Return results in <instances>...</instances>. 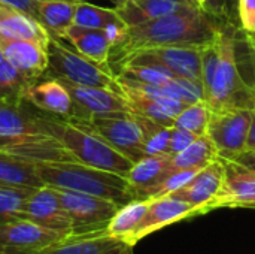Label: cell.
<instances>
[{
  "label": "cell",
  "mask_w": 255,
  "mask_h": 254,
  "mask_svg": "<svg viewBox=\"0 0 255 254\" xmlns=\"http://www.w3.org/2000/svg\"><path fill=\"white\" fill-rule=\"evenodd\" d=\"M0 37L30 40L48 49L52 34L28 13L0 3Z\"/></svg>",
  "instance_id": "ffe728a7"
},
{
  "label": "cell",
  "mask_w": 255,
  "mask_h": 254,
  "mask_svg": "<svg viewBox=\"0 0 255 254\" xmlns=\"http://www.w3.org/2000/svg\"><path fill=\"white\" fill-rule=\"evenodd\" d=\"M169 174H172L170 156H145L133 163L127 180L133 190L134 199L161 183Z\"/></svg>",
  "instance_id": "603a6c76"
},
{
  "label": "cell",
  "mask_w": 255,
  "mask_h": 254,
  "mask_svg": "<svg viewBox=\"0 0 255 254\" xmlns=\"http://www.w3.org/2000/svg\"><path fill=\"white\" fill-rule=\"evenodd\" d=\"M220 54L212 84L205 96L212 111L230 108H255V88L248 85L239 70L236 36L226 27L218 31Z\"/></svg>",
  "instance_id": "277c9868"
},
{
  "label": "cell",
  "mask_w": 255,
  "mask_h": 254,
  "mask_svg": "<svg viewBox=\"0 0 255 254\" xmlns=\"http://www.w3.org/2000/svg\"><path fill=\"white\" fill-rule=\"evenodd\" d=\"M22 99L33 105L36 109L49 115L72 118L75 114L72 96L63 81L57 78L43 76L28 84Z\"/></svg>",
  "instance_id": "e0dca14e"
},
{
  "label": "cell",
  "mask_w": 255,
  "mask_h": 254,
  "mask_svg": "<svg viewBox=\"0 0 255 254\" xmlns=\"http://www.w3.org/2000/svg\"><path fill=\"white\" fill-rule=\"evenodd\" d=\"M227 160H233L239 165H244V166H255V150H248V151H242L236 156H233L232 159H227Z\"/></svg>",
  "instance_id": "f35d334b"
},
{
  "label": "cell",
  "mask_w": 255,
  "mask_h": 254,
  "mask_svg": "<svg viewBox=\"0 0 255 254\" xmlns=\"http://www.w3.org/2000/svg\"><path fill=\"white\" fill-rule=\"evenodd\" d=\"M127 28H128V25H127L123 19L114 21V22L108 24V25L103 28L105 33H106V37H108V40H109V43H111L112 48L118 46V45L124 40L126 33H127Z\"/></svg>",
  "instance_id": "8d00e7d4"
},
{
  "label": "cell",
  "mask_w": 255,
  "mask_h": 254,
  "mask_svg": "<svg viewBox=\"0 0 255 254\" xmlns=\"http://www.w3.org/2000/svg\"><path fill=\"white\" fill-rule=\"evenodd\" d=\"M199 136L182 129L178 126H172L170 129V144H169V154L175 156L178 153H181L182 150H185L193 141H196Z\"/></svg>",
  "instance_id": "e575fe53"
},
{
  "label": "cell",
  "mask_w": 255,
  "mask_h": 254,
  "mask_svg": "<svg viewBox=\"0 0 255 254\" xmlns=\"http://www.w3.org/2000/svg\"><path fill=\"white\" fill-rule=\"evenodd\" d=\"M130 250V246L111 237L106 231H102L85 235H70L36 254H128Z\"/></svg>",
  "instance_id": "d6986e66"
},
{
  "label": "cell",
  "mask_w": 255,
  "mask_h": 254,
  "mask_svg": "<svg viewBox=\"0 0 255 254\" xmlns=\"http://www.w3.org/2000/svg\"><path fill=\"white\" fill-rule=\"evenodd\" d=\"M48 70L45 76L57 78L66 82L87 87H103L118 90L117 75L106 67L99 66L76 49L61 43V39L52 37L48 46Z\"/></svg>",
  "instance_id": "5b68a950"
},
{
  "label": "cell",
  "mask_w": 255,
  "mask_h": 254,
  "mask_svg": "<svg viewBox=\"0 0 255 254\" xmlns=\"http://www.w3.org/2000/svg\"><path fill=\"white\" fill-rule=\"evenodd\" d=\"M48 130L51 136L57 138L64 145L75 162L109 171L126 178L133 168V162L128 157L75 120L48 114Z\"/></svg>",
  "instance_id": "3957f363"
},
{
  "label": "cell",
  "mask_w": 255,
  "mask_h": 254,
  "mask_svg": "<svg viewBox=\"0 0 255 254\" xmlns=\"http://www.w3.org/2000/svg\"><path fill=\"white\" fill-rule=\"evenodd\" d=\"M247 168H248V166H247ZM251 169H254L255 171V166H251Z\"/></svg>",
  "instance_id": "c3c4849f"
},
{
  "label": "cell",
  "mask_w": 255,
  "mask_h": 254,
  "mask_svg": "<svg viewBox=\"0 0 255 254\" xmlns=\"http://www.w3.org/2000/svg\"><path fill=\"white\" fill-rule=\"evenodd\" d=\"M254 109L230 108L212 111L206 135L217 147L220 157L232 159L245 151Z\"/></svg>",
  "instance_id": "9c48e42d"
},
{
  "label": "cell",
  "mask_w": 255,
  "mask_h": 254,
  "mask_svg": "<svg viewBox=\"0 0 255 254\" xmlns=\"http://www.w3.org/2000/svg\"><path fill=\"white\" fill-rule=\"evenodd\" d=\"M137 120L143 130V153L145 156H170L169 144H170V129L172 126H164L149 118L137 115Z\"/></svg>",
  "instance_id": "f1b7e54d"
},
{
  "label": "cell",
  "mask_w": 255,
  "mask_h": 254,
  "mask_svg": "<svg viewBox=\"0 0 255 254\" xmlns=\"http://www.w3.org/2000/svg\"><path fill=\"white\" fill-rule=\"evenodd\" d=\"M48 114L25 100L0 99V151L48 138Z\"/></svg>",
  "instance_id": "8992f818"
},
{
  "label": "cell",
  "mask_w": 255,
  "mask_h": 254,
  "mask_svg": "<svg viewBox=\"0 0 255 254\" xmlns=\"http://www.w3.org/2000/svg\"><path fill=\"white\" fill-rule=\"evenodd\" d=\"M121 19L117 9L109 7H100L96 4H91L85 0H81L76 3L75 18L73 24L85 28H100L103 30L108 24Z\"/></svg>",
  "instance_id": "4dcf8cb0"
},
{
  "label": "cell",
  "mask_w": 255,
  "mask_h": 254,
  "mask_svg": "<svg viewBox=\"0 0 255 254\" xmlns=\"http://www.w3.org/2000/svg\"><path fill=\"white\" fill-rule=\"evenodd\" d=\"M181 1H185V3H194V4H197L194 0H181Z\"/></svg>",
  "instance_id": "bcb514c9"
},
{
  "label": "cell",
  "mask_w": 255,
  "mask_h": 254,
  "mask_svg": "<svg viewBox=\"0 0 255 254\" xmlns=\"http://www.w3.org/2000/svg\"><path fill=\"white\" fill-rule=\"evenodd\" d=\"M241 25L245 33L255 31V0H238Z\"/></svg>",
  "instance_id": "d590c367"
},
{
  "label": "cell",
  "mask_w": 255,
  "mask_h": 254,
  "mask_svg": "<svg viewBox=\"0 0 255 254\" xmlns=\"http://www.w3.org/2000/svg\"><path fill=\"white\" fill-rule=\"evenodd\" d=\"M205 211L199 207H194L185 201L176 199L173 196L149 199L148 211L140 222L137 231L131 238V247H134L145 237L182 220L203 216Z\"/></svg>",
  "instance_id": "5bb4252c"
},
{
  "label": "cell",
  "mask_w": 255,
  "mask_h": 254,
  "mask_svg": "<svg viewBox=\"0 0 255 254\" xmlns=\"http://www.w3.org/2000/svg\"><path fill=\"white\" fill-rule=\"evenodd\" d=\"M0 183L27 189L43 186L34 162L6 151H0Z\"/></svg>",
  "instance_id": "d4e9b609"
},
{
  "label": "cell",
  "mask_w": 255,
  "mask_h": 254,
  "mask_svg": "<svg viewBox=\"0 0 255 254\" xmlns=\"http://www.w3.org/2000/svg\"><path fill=\"white\" fill-rule=\"evenodd\" d=\"M64 40H69L72 46L84 57L90 58L91 61L97 63L102 67L111 69L109 57H111L112 46L106 37L105 30L85 28V27L72 24L64 34Z\"/></svg>",
  "instance_id": "7402d4cb"
},
{
  "label": "cell",
  "mask_w": 255,
  "mask_h": 254,
  "mask_svg": "<svg viewBox=\"0 0 255 254\" xmlns=\"http://www.w3.org/2000/svg\"><path fill=\"white\" fill-rule=\"evenodd\" d=\"M75 120L117 148L121 154L128 157L133 163L145 157L143 153V130L133 112H115L106 115H96L88 120Z\"/></svg>",
  "instance_id": "52a82bcc"
},
{
  "label": "cell",
  "mask_w": 255,
  "mask_h": 254,
  "mask_svg": "<svg viewBox=\"0 0 255 254\" xmlns=\"http://www.w3.org/2000/svg\"><path fill=\"white\" fill-rule=\"evenodd\" d=\"M149 199H133L121 205L106 226V232L131 247V238L148 211ZM133 249V247H131Z\"/></svg>",
  "instance_id": "cb8c5ba5"
},
{
  "label": "cell",
  "mask_w": 255,
  "mask_h": 254,
  "mask_svg": "<svg viewBox=\"0 0 255 254\" xmlns=\"http://www.w3.org/2000/svg\"><path fill=\"white\" fill-rule=\"evenodd\" d=\"M248 150H255V108H254V114H253V123H251L250 136H248V142H247V148H245V151H248Z\"/></svg>",
  "instance_id": "ab89813d"
},
{
  "label": "cell",
  "mask_w": 255,
  "mask_h": 254,
  "mask_svg": "<svg viewBox=\"0 0 255 254\" xmlns=\"http://www.w3.org/2000/svg\"><path fill=\"white\" fill-rule=\"evenodd\" d=\"M212 115V109L206 100H199L187 105L173 121V126L182 127L197 136L206 135V129Z\"/></svg>",
  "instance_id": "1f68e13d"
},
{
  "label": "cell",
  "mask_w": 255,
  "mask_h": 254,
  "mask_svg": "<svg viewBox=\"0 0 255 254\" xmlns=\"http://www.w3.org/2000/svg\"><path fill=\"white\" fill-rule=\"evenodd\" d=\"M115 9L120 18L127 25H136L166 15L190 12L202 7H199L194 3H185L181 0H137L124 3L121 6H117Z\"/></svg>",
  "instance_id": "44dd1931"
},
{
  "label": "cell",
  "mask_w": 255,
  "mask_h": 254,
  "mask_svg": "<svg viewBox=\"0 0 255 254\" xmlns=\"http://www.w3.org/2000/svg\"><path fill=\"white\" fill-rule=\"evenodd\" d=\"M247 40L250 42L251 48L254 49V52H255V31L254 33H247Z\"/></svg>",
  "instance_id": "60d3db41"
},
{
  "label": "cell",
  "mask_w": 255,
  "mask_h": 254,
  "mask_svg": "<svg viewBox=\"0 0 255 254\" xmlns=\"http://www.w3.org/2000/svg\"><path fill=\"white\" fill-rule=\"evenodd\" d=\"M128 1H137V0H117V3H115V7H117V6H121V4H124V3H128Z\"/></svg>",
  "instance_id": "ee69618b"
},
{
  "label": "cell",
  "mask_w": 255,
  "mask_h": 254,
  "mask_svg": "<svg viewBox=\"0 0 255 254\" xmlns=\"http://www.w3.org/2000/svg\"><path fill=\"white\" fill-rule=\"evenodd\" d=\"M200 46L173 45V46H157L139 51L126 58L117 69L124 64H155L163 66L173 72L176 76L188 78L202 82V49Z\"/></svg>",
  "instance_id": "30bf717a"
},
{
  "label": "cell",
  "mask_w": 255,
  "mask_h": 254,
  "mask_svg": "<svg viewBox=\"0 0 255 254\" xmlns=\"http://www.w3.org/2000/svg\"><path fill=\"white\" fill-rule=\"evenodd\" d=\"M63 84L67 87L73 100L75 114L72 118L88 120L96 115L131 112L127 99L118 90L103 88V87L76 85V84L66 82V81H63Z\"/></svg>",
  "instance_id": "7c38bea8"
},
{
  "label": "cell",
  "mask_w": 255,
  "mask_h": 254,
  "mask_svg": "<svg viewBox=\"0 0 255 254\" xmlns=\"http://www.w3.org/2000/svg\"><path fill=\"white\" fill-rule=\"evenodd\" d=\"M36 169L43 186L94 195L120 207L134 199L128 180L109 171L79 162H37Z\"/></svg>",
  "instance_id": "7a4b0ae2"
},
{
  "label": "cell",
  "mask_w": 255,
  "mask_h": 254,
  "mask_svg": "<svg viewBox=\"0 0 255 254\" xmlns=\"http://www.w3.org/2000/svg\"><path fill=\"white\" fill-rule=\"evenodd\" d=\"M223 159V157H221ZM226 168L224 184L212 202V211L218 208L255 210V171L233 160L223 159Z\"/></svg>",
  "instance_id": "9a60e30c"
},
{
  "label": "cell",
  "mask_w": 255,
  "mask_h": 254,
  "mask_svg": "<svg viewBox=\"0 0 255 254\" xmlns=\"http://www.w3.org/2000/svg\"><path fill=\"white\" fill-rule=\"evenodd\" d=\"M200 169H185V171H173L172 174H169L161 183H158L157 186H154L152 189L146 190L140 199H155V198H164V196H170L172 193L178 192L179 189H182L187 183H190V180L199 172Z\"/></svg>",
  "instance_id": "836d02e7"
},
{
  "label": "cell",
  "mask_w": 255,
  "mask_h": 254,
  "mask_svg": "<svg viewBox=\"0 0 255 254\" xmlns=\"http://www.w3.org/2000/svg\"><path fill=\"white\" fill-rule=\"evenodd\" d=\"M120 91L127 99L133 114L149 118V120L157 121V123L164 124V126H173L176 114L172 112L164 105H161L160 102H157V100H154V99H151V97H148V96H145L142 93H137L134 90L120 88Z\"/></svg>",
  "instance_id": "83f0119b"
},
{
  "label": "cell",
  "mask_w": 255,
  "mask_h": 254,
  "mask_svg": "<svg viewBox=\"0 0 255 254\" xmlns=\"http://www.w3.org/2000/svg\"><path fill=\"white\" fill-rule=\"evenodd\" d=\"M39 21L52 34V37L64 39L67 28L73 24L76 3L72 1H37Z\"/></svg>",
  "instance_id": "4316f807"
},
{
  "label": "cell",
  "mask_w": 255,
  "mask_h": 254,
  "mask_svg": "<svg viewBox=\"0 0 255 254\" xmlns=\"http://www.w3.org/2000/svg\"><path fill=\"white\" fill-rule=\"evenodd\" d=\"M85 1H88V0H85ZM112 1H114V3H117V0H112Z\"/></svg>",
  "instance_id": "7dc6e473"
},
{
  "label": "cell",
  "mask_w": 255,
  "mask_h": 254,
  "mask_svg": "<svg viewBox=\"0 0 255 254\" xmlns=\"http://www.w3.org/2000/svg\"><path fill=\"white\" fill-rule=\"evenodd\" d=\"M220 157V153L208 135L199 136L181 153L170 156L172 172L185 169H203Z\"/></svg>",
  "instance_id": "484cf974"
},
{
  "label": "cell",
  "mask_w": 255,
  "mask_h": 254,
  "mask_svg": "<svg viewBox=\"0 0 255 254\" xmlns=\"http://www.w3.org/2000/svg\"><path fill=\"white\" fill-rule=\"evenodd\" d=\"M33 190L0 183V225L22 219V208Z\"/></svg>",
  "instance_id": "f546056e"
},
{
  "label": "cell",
  "mask_w": 255,
  "mask_h": 254,
  "mask_svg": "<svg viewBox=\"0 0 255 254\" xmlns=\"http://www.w3.org/2000/svg\"><path fill=\"white\" fill-rule=\"evenodd\" d=\"M60 201L72 222V235H85L106 231L108 223L120 205L94 195L57 189Z\"/></svg>",
  "instance_id": "ba28073f"
},
{
  "label": "cell",
  "mask_w": 255,
  "mask_h": 254,
  "mask_svg": "<svg viewBox=\"0 0 255 254\" xmlns=\"http://www.w3.org/2000/svg\"><path fill=\"white\" fill-rule=\"evenodd\" d=\"M22 219L34 222L46 229L72 235V222L54 187L42 186L34 189L22 208Z\"/></svg>",
  "instance_id": "4fadbf2b"
},
{
  "label": "cell",
  "mask_w": 255,
  "mask_h": 254,
  "mask_svg": "<svg viewBox=\"0 0 255 254\" xmlns=\"http://www.w3.org/2000/svg\"><path fill=\"white\" fill-rule=\"evenodd\" d=\"M67 237L25 219L7 222L0 225V254H36Z\"/></svg>",
  "instance_id": "8fae6325"
},
{
  "label": "cell",
  "mask_w": 255,
  "mask_h": 254,
  "mask_svg": "<svg viewBox=\"0 0 255 254\" xmlns=\"http://www.w3.org/2000/svg\"><path fill=\"white\" fill-rule=\"evenodd\" d=\"M28 82L9 61L0 63V99L7 100H24V91Z\"/></svg>",
  "instance_id": "d6a6232c"
},
{
  "label": "cell",
  "mask_w": 255,
  "mask_h": 254,
  "mask_svg": "<svg viewBox=\"0 0 255 254\" xmlns=\"http://www.w3.org/2000/svg\"><path fill=\"white\" fill-rule=\"evenodd\" d=\"M1 61H4V55H3V52H1V48H0V63Z\"/></svg>",
  "instance_id": "f6af8a7d"
},
{
  "label": "cell",
  "mask_w": 255,
  "mask_h": 254,
  "mask_svg": "<svg viewBox=\"0 0 255 254\" xmlns=\"http://www.w3.org/2000/svg\"><path fill=\"white\" fill-rule=\"evenodd\" d=\"M0 48L4 60L9 61L28 82H34L45 76L49 64L48 49L39 43L0 37Z\"/></svg>",
  "instance_id": "ac0fdd59"
},
{
  "label": "cell",
  "mask_w": 255,
  "mask_h": 254,
  "mask_svg": "<svg viewBox=\"0 0 255 254\" xmlns=\"http://www.w3.org/2000/svg\"><path fill=\"white\" fill-rule=\"evenodd\" d=\"M0 3L12 6L15 9H19L30 16L36 18L39 21V9H37V1L36 0H0Z\"/></svg>",
  "instance_id": "74e56055"
},
{
  "label": "cell",
  "mask_w": 255,
  "mask_h": 254,
  "mask_svg": "<svg viewBox=\"0 0 255 254\" xmlns=\"http://www.w3.org/2000/svg\"><path fill=\"white\" fill-rule=\"evenodd\" d=\"M254 88H255V84H254Z\"/></svg>",
  "instance_id": "681fc988"
},
{
  "label": "cell",
  "mask_w": 255,
  "mask_h": 254,
  "mask_svg": "<svg viewBox=\"0 0 255 254\" xmlns=\"http://www.w3.org/2000/svg\"><path fill=\"white\" fill-rule=\"evenodd\" d=\"M226 177V168L221 157L200 169L182 189L172 193L170 196L185 201L194 207H199L205 214L212 211V202L218 196Z\"/></svg>",
  "instance_id": "2e32d148"
},
{
  "label": "cell",
  "mask_w": 255,
  "mask_h": 254,
  "mask_svg": "<svg viewBox=\"0 0 255 254\" xmlns=\"http://www.w3.org/2000/svg\"><path fill=\"white\" fill-rule=\"evenodd\" d=\"M36 1H72V3H78L81 0H36Z\"/></svg>",
  "instance_id": "7bdbcfd3"
},
{
  "label": "cell",
  "mask_w": 255,
  "mask_h": 254,
  "mask_svg": "<svg viewBox=\"0 0 255 254\" xmlns=\"http://www.w3.org/2000/svg\"><path fill=\"white\" fill-rule=\"evenodd\" d=\"M194 1L197 3V6H199V7H202V9L208 10V3H209V0H194Z\"/></svg>",
  "instance_id": "b9f144b4"
},
{
  "label": "cell",
  "mask_w": 255,
  "mask_h": 254,
  "mask_svg": "<svg viewBox=\"0 0 255 254\" xmlns=\"http://www.w3.org/2000/svg\"><path fill=\"white\" fill-rule=\"evenodd\" d=\"M220 30L205 9L178 12L142 24L128 25L124 40L111 49L109 66L118 67L130 55L157 46H200L211 42Z\"/></svg>",
  "instance_id": "6da1fadb"
}]
</instances>
